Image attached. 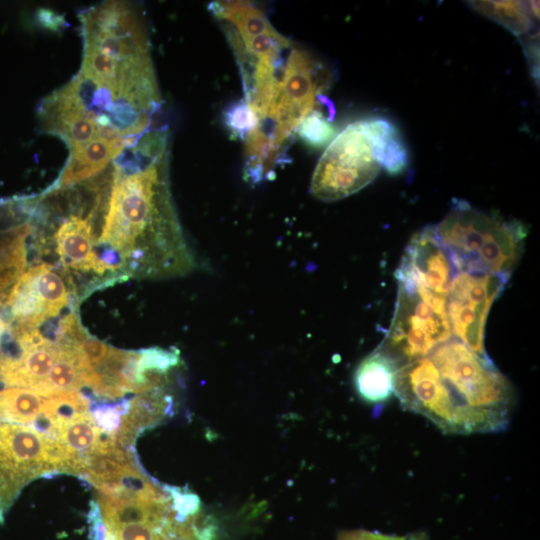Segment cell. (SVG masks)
Masks as SVG:
<instances>
[{
  "mask_svg": "<svg viewBox=\"0 0 540 540\" xmlns=\"http://www.w3.org/2000/svg\"><path fill=\"white\" fill-rule=\"evenodd\" d=\"M55 439L35 428L0 422V524L21 490L37 477L59 473Z\"/></svg>",
  "mask_w": 540,
  "mask_h": 540,
  "instance_id": "8",
  "label": "cell"
},
{
  "mask_svg": "<svg viewBox=\"0 0 540 540\" xmlns=\"http://www.w3.org/2000/svg\"><path fill=\"white\" fill-rule=\"evenodd\" d=\"M46 398L30 388L2 389L0 390V419L33 425L43 411Z\"/></svg>",
  "mask_w": 540,
  "mask_h": 540,
  "instance_id": "19",
  "label": "cell"
},
{
  "mask_svg": "<svg viewBox=\"0 0 540 540\" xmlns=\"http://www.w3.org/2000/svg\"><path fill=\"white\" fill-rule=\"evenodd\" d=\"M508 278L502 274L458 272L452 282L446 301L452 334L478 355L488 356L484 349L487 316Z\"/></svg>",
  "mask_w": 540,
  "mask_h": 540,
  "instance_id": "10",
  "label": "cell"
},
{
  "mask_svg": "<svg viewBox=\"0 0 540 540\" xmlns=\"http://www.w3.org/2000/svg\"><path fill=\"white\" fill-rule=\"evenodd\" d=\"M447 299L398 285L390 328L377 347L398 367L431 354L452 338Z\"/></svg>",
  "mask_w": 540,
  "mask_h": 540,
  "instance_id": "6",
  "label": "cell"
},
{
  "mask_svg": "<svg viewBox=\"0 0 540 540\" xmlns=\"http://www.w3.org/2000/svg\"><path fill=\"white\" fill-rule=\"evenodd\" d=\"M230 130L242 140L256 127L257 119L245 100L231 106L224 116Z\"/></svg>",
  "mask_w": 540,
  "mask_h": 540,
  "instance_id": "21",
  "label": "cell"
},
{
  "mask_svg": "<svg viewBox=\"0 0 540 540\" xmlns=\"http://www.w3.org/2000/svg\"><path fill=\"white\" fill-rule=\"evenodd\" d=\"M222 22L236 55L245 97H260L279 81L289 41L270 24L264 13L245 1H218L210 5Z\"/></svg>",
  "mask_w": 540,
  "mask_h": 540,
  "instance_id": "4",
  "label": "cell"
},
{
  "mask_svg": "<svg viewBox=\"0 0 540 540\" xmlns=\"http://www.w3.org/2000/svg\"><path fill=\"white\" fill-rule=\"evenodd\" d=\"M330 120L320 110H314L302 121L296 132L310 146L321 147L334 136Z\"/></svg>",
  "mask_w": 540,
  "mask_h": 540,
  "instance_id": "20",
  "label": "cell"
},
{
  "mask_svg": "<svg viewBox=\"0 0 540 540\" xmlns=\"http://www.w3.org/2000/svg\"><path fill=\"white\" fill-rule=\"evenodd\" d=\"M172 399L164 388L139 394L129 401L116 433L118 444L127 450L141 431L159 423L169 413Z\"/></svg>",
  "mask_w": 540,
  "mask_h": 540,
  "instance_id": "13",
  "label": "cell"
},
{
  "mask_svg": "<svg viewBox=\"0 0 540 540\" xmlns=\"http://www.w3.org/2000/svg\"><path fill=\"white\" fill-rule=\"evenodd\" d=\"M380 171L365 121L346 126L329 144L312 175L310 193L331 202L371 183Z\"/></svg>",
  "mask_w": 540,
  "mask_h": 540,
  "instance_id": "7",
  "label": "cell"
},
{
  "mask_svg": "<svg viewBox=\"0 0 540 540\" xmlns=\"http://www.w3.org/2000/svg\"><path fill=\"white\" fill-rule=\"evenodd\" d=\"M434 228L459 272L510 276L527 236L521 222L483 212L458 198Z\"/></svg>",
  "mask_w": 540,
  "mask_h": 540,
  "instance_id": "3",
  "label": "cell"
},
{
  "mask_svg": "<svg viewBox=\"0 0 540 540\" xmlns=\"http://www.w3.org/2000/svg\"><path fill=\"white\" fill-rule=\"evenodd\" d=\"M469 5L508 29L515 36L528 34L534 26L533 16L536 17V2L523 1H469ZM538 17V15H537Z\"/></svg>",
  "mask_w": 540,
  "mask_h": 540,
  "instance_id": "17",
  "label": "cell"
},
{
  "mask_svg": "<svg viewBox=\"0 0 540 540\" xmlns=\"http://www.w3.org/2000/svg\"><path fill=\"white\" fill-rule=\"evenodd\" d=\"M445 386L457 434L502 431L509 424L514 392L488 356L452 337L428 355Z\"/></svg>",
  "mask_w": 540,
  "mask_h": 540,
  "instance_id": "2",
  "label": "cell"
},
{
  "mask_svg": "<svg viewBox=\"0 0 540 540\" xmlns=\"http://www.w3.org/2000/svg\"><path fill=\"white\" fill-rule=\"evenodd\" d=\"M328 70L307 52L294 48L287 56L275 100L267 118L250 133L259 137L279 162L280 152L302 121L327 98Z\"/></svg>",
  "mask_w": 540,
  "mask_h": 540,
  "instance_id": "5",
  "label": "cell"
},
{
  "mask_svg": "<svg viewBox=\"0 0 540 540\" xmlns=\"http://www.w3.org/2000/svg\"><path fill=\"white\" fill-rule=\"evenodd\" d=\"M398 366L377 348L365 357L354 372V385L359 396L370 404L387 401L395 390Z\"/></svg>",
  "mask_w": 540,
  "mask_h": 540,
  "instance_id": "15",
  "label": "cell"
},
{
  "mask_svg": "<svg viewBox=\"0 0 540 540\" xmlns=\"http://www.w3.org/2000/svg\"><path fill=\"white\" fill-rule=\"evenodd\" d=\"M374 158L389 174H399L408 165V151L397 127L383 118L365 120Z\"/></svg>",
  "mask_w": 540,
  "mask_h": 540,
  "instance_id": "16",
  "label": "cell"
},
{
  "mask_svg": "<svg viewBox=\"0 0 540 540\" xmlns=\"http://www.w3.org/2000/svg\"><path fill=\"white\" fill-rule=\"evenodd\" d=\"M65 280L51 265L42 263L25 271L0 301L8 334L41 326L68 305Z\"/></svg>",
  "mask_w": 540,
  "mask_h": 540,
  "instance_id": "9",
  "label": "cell"
},
{
  "mask_svg": "<svg viewBox=\"0 0 540 540\" xmlns=\"http://www.w3.org/2000/svg\"><path fill=\"white\" fill-rule=\"evenodd\" d=\"M158 159L115 180L94 251L106 272L171 277L197 267L174 212Z\"/></svg>",
  "mask_w": 540,
  "mask_h": 540,
  "instance_id": "1",
  "label": "cell"
},
{
  "mask_svg": "<svg viewBox=\"0 0 540 540\" xmlns=\"http://www.w3.org/2000/svg\"><path fill=\"white\" fill-rule=\"evenodd\" d=\"M29 223L0 230V292L15 283L27 265Z\"/></svg>",
  "mask_w": 540,
  "mask_h": 540,
  "instance_id": "18",
  "label": "cell"
},
{
  "mask_svg": "<svg viewBox=\"0 0 540 540\" xmlns=\"http://www.w3.org/2000/svg\"><path fill=\"white\" fill-rule=\"evenodd\" d=\"M458 269L434 226L418 231L409 241L396 271L398 285L447 299Z\"/></svg>",
  "mask_w": 540,
  "mask_h": 540,
  "instance_id": "11",
  "label": "cell"
},
{
  "mask_svg": "<svg viewBox=\"0 0 540 540\" xmlns=\"http://www.w3.org/2000/svg\"><path fill=\"white\" fill-rule=\"evenodd\" d=\"M56 251L66 270L95 272L97 257L96 241L89 218L70 215L62 222L55 235Z\"/></svg>",
  "mask_w": 540,
  "mask_h": 540,
  "instance_id": "12",
  "label": "cell"
},
{
  "mask_svg": "<svg viewBox=\"0 0 540 540\" xmlns=\"http://www.w3.org/2000/svg\"><path fill=\"white\" fill-rule=\"evenodd\" d=\"M125 143L131 141H125L121 137H99L72 148L70 159L60 178V185L71 186L96 175L122 152Z\"/></svg>",
  "mask_w": 540,
  "mask_h": 540,
  "instance_id": "14",
  "label": "cell"
}]
</instances>
